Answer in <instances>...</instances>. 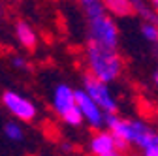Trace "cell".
<instances>
[{"label": "cell", "instance_id": "obj_1", "mask_svg": "<svg viewBox=\"0 0 158 156\" xmlns=\"http://www.w3.org/2000/svg\"><path fill=\"white\" fill-rule=\"evenodd\" d=\"M87 64H89V72L106 83L115 81L124 68V60L117 49L94 45V43H87Z\"/></svg>", "mask_w": 158, "mask_h": 156}, {"label": "cell", "instance_id": "obj_2", "mask_svg": "<svg viewBox=\"0 0 158 156\" xmlns=\"http://www.w3.org/2000/svg\"><path fill=\"white\" fill-rule=\"evenodd\" d=\"M87 43L118 49V28H117V23L113 21V15L104 13L94 19H89Z\"/></svg>", "mask_w": 158, "mask_h": 156}, {"label": "cell", "instance_id": "obj_3", "mask_svg": "<svg viewBox=\"0 0 158 156\" xmlns=\"http://www.w3.org/2000/svg\"><path fill=\"white\" fill-rule=\"evenodd\" d=\"M53 109L70 126H81L85 121L75 100V90H72L68 85H56L53 90Z\"/></svg>", "mask_w": 158, "mask_h": 156}, {"label": "cell", "instance_id": "obj_4", "mask_svg": "<svg viewBox=\"0 0 158 156\" xmlns=\"http://www.w3.org/2000/svg\"><path fill=\"white\" fill-rule=\"evenodd\" d=\"M85 90L90 94V98L106 113H117V102H115V98H113V94H111L106 81H102V79H98L96 75L89 73V75H85Z\"/></svg>", "mask_w": 158, "mask_h": 156}, {"label": "cell", "instance_id": "obj_5", "mask_svg": "<svg viewBox=\"0 0 158 156\" xmlns=\"http://www.w3.org/2000/svg\"><path fill=\"white\" fill-rule=\"evenodd\" d=\"M2 104L19 121L30 122V121H34V117H36V105L28 98H25V96H21L15 90H6L2 94Z\"/></svg>", "mask_w": 158, "mask_h": 156}, {"label": "cell", "instance_id": "obj_6", "mask_svg": "<svg viewBox=\"0 0 158 156\" xmlns=\"http://www.w3.org/2000/svg\"><path fill=\"white\" fill-rule=\"evenodd\" d=\"M75 100H77V105L81 109V113H83L89 126L102 128L106 124V111L90 98V94L85 88L83 90H75Z\"/></svg>", "mask_w": 158, "mask_h": 156}, {"label": "cell", "instance_id": "obj_7", "mask_svg": "<svg viewBox=\"0 0 158 156\" xmlns=\"http://www.w3.org/2000/svg\"><path fill=\"white\" fill-rule=\"evenodd\" d=\"M90 150L94 156H123L115 143V135L111 130L107 132H96L90 139Z\"/></svg>", "mask_w": 158, "mask_h": 156}, {"label": "cell", "instance_id": "obj_8", "mask_svg": "<svg viewBox=\"0 0 158 156\" xmlns=\"http://www.w3.org/2000/svg\"><path fill=\"white\" fill-rule=\"evenodd\" d=\"M134 145L141 149L143 156H158V132H154L151 126L145 124V128L139 132Z\"/></svg>", "mask_w": 158, "mask_h": 156}, {"label": "cell", "instance_id": "obj_9", "mask_svg": "<svg viewBox=\"0 0 158 156\" xmlns=\"http://www.w3.org/2000/svg\"><path fill=\"white\" fill-rule=\"evenodd\" d=\"M15 36L19 43H21L25 49H34L36 47V32L32 30V27L27 21H17L15 23Z\"/></svg>", "mask_w": 158, "mask_h": 156}, {"label": "cell", "instance_id": "obj_10", "mask_svg": "<svg viewBox=\"0 0 158 156\" xmlns=\"http://www.w3.org/2000/svg\"><path fill=\"white\" fill-rule=\"evenodd\" d=\"M106 10L113 17H130L134 15L132 0H104Z\"/></svg>", "mask_w": 158, "mask_h": 156}, {"label": "cell", "instance_id": "obj_11", "mask_svg": "<svg viewBox=\"0 0 158 156\" xmlns=\"http://www.w3.org/2000/svg\"><path fill=\"white\" fill-rule=\"evenodd\" d=\"M79 6H81V11L87 17V21H89V19L98 17V15L107 13L104 0H79Z\"/></svg>", "mask_w": 158, "mask_h": 156}, {"label": "cell", "instance_id": "obj_12", "mask_svg": "<svg viewBox=\"0 0 158 156\" xmlns=\"http://www.w3.org/2000/svg\"><path fill=\"white\" fill-rule=\"evenodd\" d=\"M141 34L143 38L152 43V45H158V25L152 23V21H143L141 23Z\"/></svg>", "mask_w": 158, "mask_h": 156}, {"label": "cell", "instance_id": "obj_13", "mask_svg": "<svg viewBox=\"0 0 158 156\" xmlns=\"http://www.w3.org/2000/svg\"><path fill=\"white\" fill-rule=\"evenodd\" d=\"M4 133H6V138L11 139V141H23V138H25V132H23L21 124H17V122H13V121L6 122Z\"/></svg>", "mask_w": 158, "mask_h": 156}, {"label": "cell", "instance_id": "obj_14", "mask_svg": "<svg viewBox=\"0 0 158 156\" xmlns=\"http://www.w3.org/2000/svg\"><path fill=\"white\" fill-rule=\"evenodd\" d=\"M11 62H13V66H15V68H21V70H25V68H27V62L23 60L21 56H13V58H11Z\"/></svg>", "mask_w": 158, "mask_h": 156}, {"label": "cell", "instance_id": "obj_15", "mask_svg": "<svg viewBox=\"0 0 158 156\" xmlns=\"http://www.w3.org/2000/svg\"><path fill=\"white\" fill-rule=\"evenodd\" d=\"M152 79H154V85H156V88H158V70L154 72V75H152Z\"/></svg>", "mask_w": 158, "mask_h": 156}, {"label": "cell", "instance_id": "obj_16", "mask_svg": "<svg viewBox=\"0 0 158 156\" xmlns=\"http://www.w3.org/2000/svg\"><path fill=\"white\" fill-rule=\"evenodd\" d=\"M149 2H151V6H152L154 10H158V0H149Z\"/></svg>", "mask_w": 158, "mask_h": 156}]
</instances>
